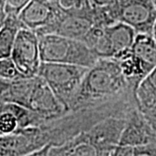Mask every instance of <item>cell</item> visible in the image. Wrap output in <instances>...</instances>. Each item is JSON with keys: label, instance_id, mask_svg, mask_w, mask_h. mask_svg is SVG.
Returning <instances> with one entry per match:
<instances>
[{"label": "cell", "instance_id": "22", "mask_svg": "<svg viewBox=\"0 0 156 156\" xmlns=\"http://www.w3.org/2000/svg\"><path fill=\"white\" fill-rule=\"evenodd\" d=\"M153 2H154V5L156 7V0H153Z\"/></svg>", "mask_w": 156, "mask_h": 156}, {"label": "cell", "instance_id": "16", "mask_svg": "<svg viewBox=\"0 0 156 156\" xmlns=\"http://www.w3.org/2000/svg\"><path fill=\"white\" fill-rule=\"evenodd\" d=\"M53 3L62 15H88L93 12L89 0H54Z\"/></svg>", "mask_w": 156, "mask_h": 156}, {"label": "cell", "instance_id": "18", "mask_svg": "<svg viewBox=\"0 0 156 156\" xmlns=\"http://www.w3.org/2000/svg\"><path fill=\"white\" fill-rule=\"evenodd\" d=\"M7 15L18 16L30 0H3Z\"/></svg>", "mask_w": 156, "mask_h": 156}, {"label": "cell", "instance_id": "21", "mask_svg": "<svg viewBox=\"0 0 156 156\" xmlns=\"http://www.w3.org/2000/svg\"><path fill=\"white\" fill-rule=\"evenodd\" d=\"M152 36L154 37V38L156 40V21L154 23V28H153V31H152Z\"/></svg>", "mask_w": 156, "mask_h": 156}, {"label": "cell", "instance_id": "19", "mask_svg": "<svg viewBox=\"0 0 156 156\" xmlns=\"http://www.w3.org/2000/svg\"><path fill=\"white\" fill-rule=\"evenodd\" d=\"M115 0H89L90 5L92 8H96V7H101V6H106L112 4Z\"/></svg>", "mask_w": 156, "mask_h": 156}, {"label": "cell", "instance_id": "2", "mask_svg": "<svg viewBox=\"0 0 156 156\" xmlns=\"http://www.w3.org/2000/svg\"><path fill=\"white\" fill-rule=\"evenodd\" d=\"M13 102L37 113L47 120L67 111L40 76L16 79H0V103Z\"/></svg>", "mask_w": 156, "mask_h": 156}, {"label": "cell", "instance_id": "12", "mask_svg": "<svg viewBox=\"0 0 156 156\" xmlns=\"http://www.w3.org/2000/svg\"><path fill=\"white\" fill-rule=\"evenodd\" d=\"M136 107L156 132V67L134 89Z\"/></svg>", "mask_w": 156, "mask_h": 156}, {"label": "cell", "instance_id": "1", "mask_svg": "<svg viewBox=\"0 0 156 156\" xmlns=\"http://www.w3.org/2000/svg\"><path fill=\"white\" fill-rule=\"evenodd\" d=\"M134 89L115 58H99L85 74L69 110L135 102Z\"/></svg>", "mask_w": 156, "mask_h": 156}, {"label": "cell", "instance_id": "6", "mask_svg": "<svg viewBox=\"0 0 156 156\" xmlns=\"http://www.w3.org/2000/svg\"><path fill=\"white\" fill-rule=\"evenodd\" d=\"M126 116L107 117L79 134L95 147L98 155H114L126 123Z\"/></svg>", "mask_w": 156, "mask_h": 156}, {"label": "cell", "instance_id": "7", "mask_svg": "<svg viewBox=\"0 0 156 156\" xmlns=\"http://www.w3.org/2000/svg\"><path fill=\"white\" fill-rule=\"evenodd\" d=\"M49 143L41 127H28L0 135V156L32 155Z\"/></svg>", "mask_w": 156, "mask_h": 156}, {"label": "cell", "instance_id": "11", "mask_svg": "<svg viewBox=\"0 0 156 156\" xmlns=\"http://www.w3.org/2000/svg\"><path fill=\"white\" fill-rule=\"evenodd\" d=\"M94 25L93 12L88 15H62L37 36L56 34L69 38L83 41Z\"/></svg>", "mask_w": 156, "mask_h": 156}, {"label": "cell", "instance_id": "3", "mask_svg": "<svg viewBox=\"0 0 156 156\" xmlns=\"http://www.w3.org/2000/svg\"><path fill=\"white\" fill-rule=\"evenodd\" d=\"M96 22L107 26L122 22L136 33L152 35L156 21V7L153 0H115L106 6L96 7Z\"/></svg>", "mask_w": 156, "mask_h": 156}, {"label": "cell", "instance_id": "10", "mask_svg": "<svg viewBox=\"0 0 156 156\" xmlns=\"http://www.w3.org/2000/svg\"><path fill=\"white\" fill-rule=\"evenodd\" d=\"M156 140V132L146 120L137 107L127 114L126 123L120 138L119 145L139 147Z\"/></svg>", "mask_w": 156, "mask_h": 156}, {"label": "cell", "instance_id": "23", "mask_svg": "<svg viewBox=\"0 0 156 156\" xmlns=\"http://www.w3.org/2000/svg\"><path fill=\"white\" fill-rule=\"evenodd\" d=\"M49 1H52V2H53V1H54V0H49Z\"/></svg>", "mask_w": 156, "mask_h": 156}, {"label": "cell", "instance_id": "15", "mask_svg": "<svg viewBox=\"0 0 156 156\" xmlns=\"http://www.w3.org/2000/svg\"><path fill=\"white\" fill-rule=\"evenodd\" d=\"M21 28L23 25L17 16L7 15L5 24L0 29V58L11 56L17 33Z\"/></svg>", "mask_w": 156, "mask_h": 156}, {"label": "cell", "instance_id": "20", "mask_svg": "<svg viewBox=\"0 0 156 156\" xmlns=\"http://www.w3.org/2000/svg\"><path fill=\"white\" fill-rule=\"evenodd\" d=\"M7 17V13H6L5 9V4L3 0H0V29L3 27L5 24V22Z\"/></svg>", "mask_w": 156, "mask_h": 156}, {"label": "cell", "instance_id": "14", "mask_svg": "<svg viewBox=\"0 0 156 156\" xmlns=\"http://www.w3.org/2000/svg\"><path fill=\"white\" fill-rule=\"evenodd\" d=\"M131 52L147 74L156 67V40L152 35L137 34Z\"/></svg>", "mask_w": 156, "mask_h": 156}, {"label": "cell", "instance_id": "13", "mask_svg": "<svg viewBox=\"0 0 156 156\" xmlns=\"http://www.w3.org/2000/svg\"><path fill=\"white\" fill-rule=\"evenodd\" d=\"M104 28L113 48V58L121 56L132 48L137 35L132 27L122 22H115Z\"/></svg>", "mask_w": 156, "mask_h": 156}, {"label": "cell", "instance_id": "8", "mask_svg": "<svg viewBox=\"0 0 156 156\" xmlns=\"http://www.w3.org/2000/svg\"><path fill=\"white\" fill-rule=\"evenodd\" d=\"M11 57L24 76H37L41 64L38 36L27 28H21L11 50Z\"/></svg>", "mask_w": 156, "mask_h": 156}, {"label": "cell", "instance_id": "9", "mask_svg": "<svg viewBox=\"0 0 156 156\" xmlns=\"http://www.w3.org/2000/svg\"><path fill=\"white\" fill-rule=\"evenodd\" d=\"M60 16V11L52 1L30 0L17 17L23 28L39 35L56 22Z\"/></svg>", "mask_w": 156, "mask_h": 156}, {"label": "cell", "instance_id": "5", "mask_svg": "<svg viewBox=\"0 0 156 156\" xmlns=\"http://www.w3.org/2000/svg\"><path fill=\"white\" fill-rule=\"evenodd\" d=\"M88 69L89 68L74 64L42 62L37 75L46 82L68 111Z\"/></svg>", "mask_w": 156, "mask_h": 156}, {"label": "cell", "instance_id": "4", "mask_svg": "<svg viewBox=\"0 0 156 156\" xmlns=\"http://www.w3.org/2000/svg\"><path fill=\"white\" fill-rule=\"evenodd\" d=\"M38 39L42 62L90 68L99 59L89 46L81 40L56 34L38 36Z\"/></svg>", "mask_w": 156, "mask_h": 156}, {"label": "cell", "instance_id": "17", "mask_svg": "<svg viewBox=\"0 0 156 156\" xmlns=\"http://www.w3.org/2000/svg\"><path fill=\"white\" fill-rule=\"evenodd\" d=\"M22 77L27 76H24L20 73L11 56L0 58V79L11 81Z\"/></svg>", "mask_w": 156, "mask_h": 156}]
</instances>
